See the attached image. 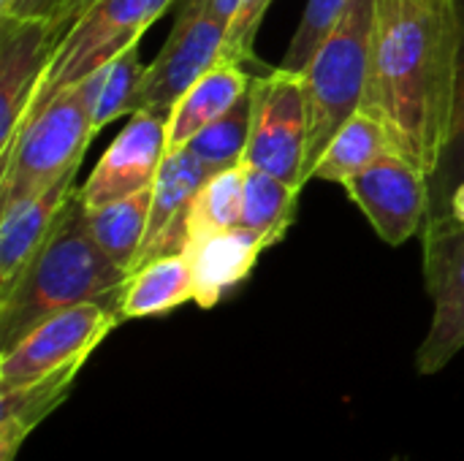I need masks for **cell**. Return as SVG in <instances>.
I'll use <instances>...</instances> for the list:
<instances>
[{
  "label": "cell",
  "instance_id": "obj_1",
  "mask_svg": "<svg viewBox=\"0 0 464 461\" xmlns=\"http://www.w3.org/2000/svg\"><path fill=\"white\" fill-rule=\"evenodd\" d=\"M457 57V0H375L362 109L383 122L394 149L427 177L449 141Z\"/></svg>",
  "mask_w": 464,
  "mask_h": 461
},
{
  "label": "cell",
  "instance_id": "obj_2",
  "mask_svg": "<svg viewBox=\"0 0 464 461\" xmlns=\"http://www.w3.org/2000/svg\"><path fill=\"white\" fill-rule=\"evenodd\" d=\"M128 272L95 245L79 193L68 198L46 242L24 266L8 293L0 296V353L54 312L82 302L120 299Z\"/></svg>",
  "mask_w": 464,
  "mask_h": 461
},
{
  "label": "cell",
  "instance_id": "obj_3",
  "mask_svg": "<svg viewBox=\"0 0 464 461\" xmlns=\"http://www.w3.org/2000/svg\"><path fill=\"white\" fill-rule=\"evenodd\" d=\"M98 71L52 95L33 111L0 158V209H8L79 166L92 141Z\"/></svg>",
  "mask_w": 464,
  "mask_h": 461
},
{
  "label": "cell",
  "instance_id": "obj_4",
  "mask_svg": "<svg viewBox=\"0 0 464 461\" xmlns=\"http://www.w3.org/2000/svg\"><path fill=\"white\" fill-rule=\"evenodd\" d=\"M375 0H353L337 27L318 46L304 68V101H307V158L304 179H313V168L324 155L332 136L351 120L367 92L370 52H372Z\"/></svg>",
  "mask_w": 464,
  "mask_h": 461
},
{
  "label": "cell",
  "instance_id": "obj_5",
  "mask_svg": "<svg viewBox=\"0 0 464 461\" xmlns=\"http://www.w3.org/2000/svg\"><path fill=\"white\" fill-rule=\"evenodd\" d=\"M174 3L177 0H92V5L57 41L24 120L52 95L82 82L125 46L139 43L147 27L158 22Z\"/></svg>",
  "mask_w": 464,
  "mask_h": 461
},
{
  "label": "cell",
  "instance_id": "obj_6",
  "mask_svg": "<svg viewBox=\"0 0 464 461\" xmlns=\"http://www.w3.org/2000/svg\"><path fill=\"white\" fill-rule=\"evenodd\" d=\"M250 144L245 166L264 168L304 190L307 158V101L304 73L261 68L250 82Z\"/></svg>",
  "mask_w": 464,
  "mask_h": 461
},
{
  "label": "cell",
  "instance_id": "obj_7",
  "mask_svg": "<svg viewBox=\"0 0 464 461\" xmlns=\"http://www.w3.org/2000/svg\"><path fill=\"white\" fill-rule=\"evenodd\" d=\"M120 321V299L82 302L49 315L14 348L0 353V389L22 386L68 364H87Z\"/></svg>",
  "mask_w": 464,
  "mask_h": 461
},
{
  "label": "cell",
  "instance_id": "obj_8",
  "mask_svg": "<svg viewBox=\"0 0 464 461\" xmlns=\"http://www.w3.org/2000/svg\"><path fill=\"white\" fill-rule=\"evenodd\" d=\"M424 234V283L432 323L419 345V375H435L464 351V228L451 217H430Z\"/></svg>",
  "mask_w": 464,
  "mask_h": 461
},
{
  "label": "cell",
  "instance_id": "obj_9",
  "mask_svg": "<svg viewBox=\"0 0 464 461\" xmlns=\"http://www.w3.org/2000/svg\"><path fill=\"white\" fill-rule=\"evenodd\" d=\"M343 187L370 220L375 234L392 247H402L424 228L430 217V177L400 152L383 155L351 177Z\"/></svg>",
  "mask_w": 464,
  "mask_h": 461
},
{
  "label": "cell",
  "instance_id": "obj_10",
  "mask_svg": "<svg viewBox=\"0 0 464 461\" xmlns=\"http://www.w3.org/2000/svg\"><path fill=\"white\" fill-rule=\"evenodd\" d=\"M223 33L226 27L204 11H177L166 43L141 76L130 114H169L185 90L223 60Z\"/></svg>",
  "mask_w": 464,
  "mask_h": 461
},
{
  "label": "cell",
  "instance_id": "obj_11",
  "mask_svg": "<svg viewBox=\"0 0 464 461\" xmlns=\"http://www.w3.org/2000/svg\"><path fill=\"white\" fill-rule=\"evenodd\" d=\"M169 114L136 111L128 125L106 147L87 182L76 190L87 209L141 193L155 185V177L169 155L166 147Z\"/></svg>",
  "mask_w": 464,
  "mask_h": 461
},
{
  "label": "cell",
  "instance_id": "obj_12",
  "mask_svg": "<svg viewBox=\"0 0 464 461\" xmlns=\"http://www.w3.org/2000/svg\"><path fill=\"white\" fill-rule=\"evenodd\" d=\"M54 46L52 24L0 16V158L16 139Z\"/></svg>",
  "mask_w": 464,
  "mask_h": 461
},
{
  "label": "cell",
  "instance_id": "obj_13",
  "mask_svg": "<svg viewBox=\"0 0 464 461\" xmlns=\"http://www.w3.org/2000/svg\"><path fill=\"white\" fill-rule=\"evenodd\" d=\"M204 166L196 160L190 149L169 152L155 185H152V206H150V223L147 236L139 253L136 266L169 255V253H185L188 247V215L196 193L207 182ZM133 266V269H136Z\"/></svg>",
  "mask_w": 464,
  "mask_h": 461
},
{
  "label": "cell",
  "instance_id": "obj_14",
  "mask_svg": "<svg viewBox=\"0 0 464 461\" xmlns=\"http://www.w3.org/2000/svg\"><path fill=\"white\" fill-rule=\"evenodd\" d=\"M79 166H71L57 182L30 196L27 201L0 209V296L14 288L24 266L46 242L63 206L76 190Z\"/></svg>",
  "mask_w": 464,
  "mask_h": 461
},
{
  "label": "cell",
  "instance_id": "obj_15",
  "mask_svg": "<svg viewBox=\"0 0 464 461\" xmlns=\"http://www.w3.org/2000/svg\"><path fill=\"white\" fill-rule=\"evenodd\" d=\"M266 247L272 245L245 226L188 242L185 255L190 261L196 285L193 302L201 310L218 307L237 285H242L250 277Z\"/></svg>",
  "mask_w": 464,
  "mask_h": 461
},
{
  "label": "cell",
  "instance_id": "obj_16",
  "mask_svg": "<svg viewBox=\"0 0 464 461\" xmlns=\"http://www.w3.org/2000/svg\"><path fill=\"white\" fill-rule=\"evenodd\" d=\"M253 82V71L220 60L212 65L185 95L174 103L166 122V147L169 152L185 149L207 125L223 117L247 90Z\"/></svg>",
  "mask_w": 464,
  "mask_h": 461
},
{
  "label": "cell",
  "instance_id": "obj_17",
  "mask_svg": "<svg viewBox=\"0 0 464 461\" xmlns=\"http://www.w3.org/2000/svg\"><path fill=\"white\" fill-rule=\"evenodd\" d=\"M82 367L84 364H68L22 386L0 389V461H14L35 427L65 402Z\"/></svg>",
  "mask_w": 464,
  "mask_h": 461
},
{
  "label": "cell",
  "instance_id": "obj_18",
  "mask_svg": "<svg viewBox=\"0 0 464 461\" xmlns=\"http://www.w3.org/2000/svg\"><path fill=\"white\" fill-rule=\"evenodd\" d=\"M196 299L193 269L185 253L158 255L136 266L120 293L122 321L158 318Z\"/></svg>",
  "mask_w": 464,
  "mask_h": 461
},
{
  "label": "cell",
  "instance_id": "obj_19",
  "mask_svg": "<svg viewBox=\"0 0 464 461\" xmlns=\"http://www.w3.org/2000/svg\"><path fill=\"white\" fill-rule=\"evenodd\" d=\"M389 152L397 149L383 122L370 111L359 109L351 120L343 122V128L326 144L324 155L313 168V179L345 185L351 177H356L359 171H364Z\"/></svg>",
  "mask_w": 464,
  "mask_h": 461
},
{
  "label": "cell",
  "instance_id": "obj_20",
  "mask_svg": "<svg viewBox=\"0 0 464 461\" xmlns=\"http://www.w3.org/2000/svg\"><path fill=\"white\" fill-rule=\"evenodd\" d=\"M150 206H152V187L109 201L103 206L87 209V226L101 247V253L114 261L120 269L128 274L133 272L144 236H147V223H150Z\"/></svg>",
  "mask_w": 464,
  "mask_h": 461
},
{
  "label": "cell",
  "instance_id": "obj_21",
  "mask_svg": "<svg viewBox=\"0 0 464 461\" xmlns=\"http://www.w3.org/2000/svg\"><path fill=\"white\" fill-rule=\"evenodd\" d=\"M302 187L283 182L280 177L245 166V204H242V226L261 234L269 245L285 239L288 228L296 217Z\"/></svg>",
  "mask_w": 464,
  "mask_h": 461
},
{
  "label": "cell",
  "instance_id": "obj_22",
  "mask_svg": "<svg viewBox=\"0 0 464 461\" xmlns=\"http://www.w3.org/2000/svg\"><path fill=\"white\" fill-rule=\"evenodd\" d=\"M245 204V166L207 177L196 193L188 215V242L231 231L242 226Z\"/></svg>",
  "mask_w": 464,
  "mask_h": 461
},
{
  "label": "cell",
  "instance_id": "obj_23",
  "mask_svg": "<svg viewBox=\"0 0 464 461\" xmlns=\"http://www.w3.org/2000/svg\"><path fill=\"white\" fill-rule=\"evenodd\" d=\"M250 114H253V103H250V90H247L223 117L207 125L185 147L196 155V160L204 166L209 177L245 166V155L250 144Z\"/></svg>",
  "mask_w": 464,
  "mask_h": 461
},
{
  "label": "cell",
  "instance_id": "obj_24",
  "mask_svg": "<svg viewBox=\"0 0 464 461\" xmlns=\"http://www.w3.org/2000/svg\"><path fill=\"white\" fill-rule=\"evenodd\" d=\"M457 11H459V57H457L454 111H451V130H449L446 149L440 155L435 174L430 177V190H432L430 217L451 215V196L464 182V0H457Z\"/></svg>",
  "mask_w": 464,
  "mask_h": 461
},
{
  "label": "cell",
  "instance_id": "obj_25",
  "mask_svg": "<svg viewBox=\"0 0 464 461\" xmlns=\"http://www.w3.org/2000/svg\"><path fill=\"white\" fill-rule=\"evenodd\" d=\"M147 65L139 57V43L125 46L120 54H114L109 62L98 68V95L92 109V133L98 136L111 120L130 114V106L136 101L141 76Z\"/></svg>",
  "mask_w": 464,
  "mask_h": 461
},
{
  "label": "cell",
  "instance_id": "obj_26",
  "mask_svg": "<svg viewBox=\"0 0 464 461\" xmlns=\"http://www.w3.org/2000/svg\"><path fill=\"white\" fill-rule=\"evenodd\" d=\"M351 3L353 0H307L299 27L291 38L288 52L283 54L280 68L304 73L307 62L318 52V46L326 41V35L337 27V22L343 19V14L348 11Z\"/></svg>",
  "mask_w": 464,
  "mask_h": 461
},
{
  "label": "cell",
  "instance_id": "obj_27",
  "mask_svg": "<svg viewBox=\"0 0 464 461\" xmlns=\"http://www.w3.org/2000/svg\"><path fill=\"white\" fill-rule=\"evenodd\" d=\"M272 0H239L234 16L226 24L223 33V60L237 62L242 68H266L256 57V38L261 30V22L269 11Z\"/></svg>",
  "mask_w": 464,
  "mask_h": 461
},
{
  "label": "cell",
  "instance_id": "obj_28",
  "mask_svg": "<svg viewBox=\"0 0 464 461\" xmlns=\"http://www.w3.org/2000/svg\"><path fill=\"white\" fill-rule=\"evenodd\" d=\"M68 0H8L5 5H0V16H11V19H35V22H46L52 24V33L57 27V19L63 14ZM57 38V35H54Z\"/></svg>",
  "mask_w": 464,
  "mask_h": 461
},
{
  "label": "cell",
  "instance_id": "obj_29",
  "mask_svg": "<svg viewBox=\"0 0 464 461\" xmlns=\"http://www.w3.org/2000/svg\"><path fill=\"white\" fill-rule=\"evenodd\" d=\"M451 217L464 228V182L454 190V196H451Z\"/></svg>",
  "mask_w": 464,
  "mask_h": 461
},
{
  "label": "cell",
  "instance_id": "obj_30",
  "mask_svg": "<svg viewBox=\"0 0 464 461\" xmlns=\"http://www.w3.org/2000/svg\"><path fill=\"white\" fill-rule=\"evenodd\" d=\"M5 3H8V0H0V5H5Z\"/></svg>",
  "mask_w": 464,
  "mask_h": 461
},
{
  "label": "cell",
  "instance_id": "obj_31",
  "mask_svg": "<svg viewBox=\"0 0 464 461\" xmlns=\"http://www.w3.org/2000/svg\"><path fill=\"white\" fill-rule=\"evenodd\" d=\"M392 461H402V459H392Z\"/></svg>",
  "mask_w": 464,
  "mask_h": 461
}]
</instances>
